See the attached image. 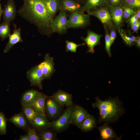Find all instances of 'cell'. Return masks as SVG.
<instances>
[{"mask_svg":"<svg viewBox=\"0 0 140 140\" xmlns=\"http://www.w3.org/2000/svg\"><path fill=\"white\" fill-rule=\"evenodd\" d=\"M18 12L22 18L35 25L41 33L49 35L52 32L51 21L43 0H24Z\"/></svg>","mask_w":140,"mask_h":140,"instance_id":"cell-1","label":"cell"},{"mask_svg":"<svg viewBox=\"0 0 140 140\" xmlns=\"http://www.w3.org/2000/svg\"><path fill=\"white\" fill-rule=\"evenodd\" d=\"M95 102L92 105L99 111V123L104 122L108 123H114L125 113L122 102L118 97H110L105 100H101L99 96L95 97Z\"/></svg>","mask_w":140,"mask_h":140,"instance_id":"cell-2","label":"cell"},{"mask_svg":"<svg viewBox=\"0 0 140 140\" xmlns=\"http://www.w3.org/2000/svg\"><path fill=\"white\" fill-rule=\"evenodd\" d=\"M74 106L68 107L58 119L50 122V127L53 131L59 132L66 129L71 124L70 119Z\"/></svg>","mask_w":140,"mask_h":140,"instance_id":"cell-3","label":"cell"},{"mask_svg":"<svg viewBox=\"0 0 140 140\" xmlns=\"http://www.w3.org/2000/svg\"><path fill=\"white\" fill-rule=\"evenodd\" d=\"M89 16H93L98 18L103 24L107 26L108 30L114 26L111 19V15L107 5L98 8L87 12Z\"/></svg>","mask_w":140,"mask_h":140,"instance_id":"cell-4","label":"cell"},{"mask_svg":"<svg viewBox=\"0 0 140 140\" xmlns=\"http://www.w3.org/2000/svg\"><path fill=\"white\" fill-rule=\"evenodd\" d=\"M90 22V16L84 13L74 12L70 13L68 20L67 29L82 27Z\"/></svg>","mask_w":140,"mask_h":140,"instance_id":"cell-5","label":"cell"},{"mask_svg":"<svg viewBox=\"0 0 140 140\" xmlns=\"http://www.w3.org/2000/svg\"><path fill=\"white\" fill-rule=\"evenodd\" d=\"M67 16L66 11L60 10L58 15L51 22V28L52 32L62 34L66 32L68 22Z\"/></svg>","mask_w":140,"mask_h":140,"instance_id":"cell-6","label":"cell"},{"mask_svg":"<svg viewBox=\"0 0 140 140\" xmlns=\"http://www.w3.org/2000/svg\"><path fill=\"white\" fill-rule=\"evenodd\" d=\"M26 76L32 86H35L42 89V82L44 79L42 71L38 65L35 66L28 70Z\"/></svg>","mask_w":140,"mask_h":140,"instance_id":"cell-7","label":"cell"},{"mask_svg":"<svg viewBox=\"0 0 140 140\" xmlns=\"http://www.w3.org/2000/svg\"><path fill=\"white\" fill-rule=\"evenodd\" d=\"M59 9L71 13L74 12L83 13L82 3L75 0H59Z\"/></svg>","mask_w":140,"mask_h":140,"instance_id":"cell-8","label":"cell"},{"mask_svg":"<svg viewBox=\"0 0 140 140\" xmlns=\"http://www.w3.org/2000/svg\"><path fill=\"white\" fill-rule=\"evenodd\" d=\"M62 107L51 96H48L45 103V113L51 118H55L61 113Z\"/></svg>","mask_w":140,"mask_h":140,"instance_id":"cell-9","label":"cell"},{"mask_svg":"<svg viewBox=\"0 0 140 140\" xmlns=\"http://www.w3.org/2000/svg\"><path fill=\"white\" fill-rule=\"evenodd\" d=\"M113 24L117 30L123 24V10L122 6L114 7L107 4Z\"/></svg>","mask_w":140,"mask_h":140,"instance_id":"cell-10","label":"cell"},{"mask_svg":"<svg viewBox=\"0 0 140 140\" xmlns=\"http://www.w3.org/2000/svg\"><path fill=\"white\" fill-rule=\"evenodd\" d=\"M38 65L41 69L44 79L50 78L55 71L53 59L48 53L44 56V61Z\"/></svg>","mask_w":140,"mask_h":140,"instance_id":"cell-11","label":"cell"},{"mask_svg":"<svg viewBox=\"0 0 140 140\" xmlns=\"http://www.w3.org/2000/svg\"><path fill=\"white\" fill-rule=\"evenodd\" d=\"M89 114L81 106L75 105L71 116V124L79 127L84 120Z\"/></svg>","mask_w":140,"mask_h":140,"instance_id":"cell-12","label":"cell"},{"mask_svg":"<svg viewBox=\"0 0 140 140\" xmlns=\"http://www.w3.org/2000/svg\"><path fill=\"white\" fill-rule=\"evenodd\" d=\"M61 106L69 107L73 105L71 94L59 89L51 96Z\"/></svg>","mask_w":140,"mask_h":140,"instance_id":"cell-13","label":"cell"},{"mask_svg":"<svg viewBox=\"0 0 140 140\" xmlns=\"http://www.w3.org/2000/svg\"><path fill=\"white\" fill-rule=\"evenodd\" d=\"M97 128L99 132L101 140H119L121 139V138L117 136L114 130L107 123L104 122L103 125Z\"/></svg>","mask_w":140,"mask_h":140,"instance_id":"cell-14","label":"cell"},{"mask_svg":"<svg viewBox=\"0 0 140 140\" xmlns=\"http://www.w3.org/2000/svg\"><path fill=\"white\" fill-rule=\"evenodd\" d=\"M102 35L97 34L95 32L88 30L87 37L81 38L87 44L88 47V52L92 53L94 52V47L99 44L100 40Z\"/></svg>","mask_w":140,"mask_h":140,"instance_id":"cell-15","label":"cell"},{"mask_svg":"<svg viewBox=\"0 0 140 140\" xmlns=\"http://www.w3.org/2000/svg\"><path fill=\"white\" fill-rule=\"evenodd\" d=\"M14 29L13 33L9 37V39L4 47L3 52L6 53L9 52L10 50L15 44L19 42H23L21 34V29L20 28L17 29L16 25L14 24Z\"/></svg>","mask_w":140,"mask_h":140,"instance_id":"cell-16","label":"cell"},{"mask_svg":"<svg viewBox=\"0 0 140 140\" xmlns=\"http://www.w3.org/2000/svg\"><path fill=\"white\" fill-rule=\"evenodd\" d=\"M16 14V9L13 0H8L3 9V21L11 22L15 18Z\"/></svg>","mask_w":140,"mask_h":140,"instance_id":"cell-17","label":"cell"},{"mask_svg":"<svg viewBox=\"0 0 140 140\" xmlns=\"http://www.w3.org/2000/svg\"><path fill=\"white\" fill-rule=\"evenodd\" d=\"M48 96L43 93L39 92L36 97L31 104L35 112L46 116L45 109L46 100Z\"/></svg>","mask_w":140,"mask_h":140,"instance_id":"cell-18","label":"cell"},{"mask_svg":"<svg viewBox=\"0 0 140 140\" xmlns=\"http://www.w3.org/2000/svg\"><path fill=\"white\" fill-rule=\"evenodd\" d=\"M35 130L38 131L48 129L50 127V122L47 119L46 116L36 113L35 117L31 124Z\"/></svg>","mask_w":140,"mask_h":140,"instance_id":"cell-19","label":"cell"},{"mask_svg":"<svg viewBox=\"0 0 140 140\" xmlns=\"http://www.w3.org/2000/svg\"><path fill=\"white\" fill-rule=\"evenodd\" d=\"M96 124L95 118L89 114L84 120L78 128L82 131L87 132L93 130L96 127Z\"/></svg>","mask_w":140,"mask_h":140,"instance_id":"cell-20","label":"cell"},{"mask_svg":"<svg viewBox=\"0 0 140 140\" xmlns=\"http://www.w3.org/2000/svg\"><path fill=\"white\" fill-rule=\"evenodd\" d=\"M51 22L58 9L59 0H43Z\"/></svg>","mask_w":140,"mask_h":140,"instance_id":"cell-21","label":"cell"},{"mask_svg":"<svg viewBox=\"0 0 140 140\" xmlns=\"http://www.w3.org/2000/svg\"><path fill=\"white\" fill-rule=\"evenodd\" d=\"M106 5V0H85L83 7L84 11L87 12Z\"/></svg>","mask_w":140,"mask_h":140,"instance_id":"cell-22","label":"cell"},{"mask_svg":"<svg viewBox=\"0 0 140 140\" xmlns=\"http://www.w3.org/2000/svg\"><path fill=\"white\" fill-rule=\"evenodd\" d=\"M39 92L33 89H30L25 92L23 95L21 99L22 106L30 104L33 102Z\"/></svg>","mask_w":140,"mask_h":140,"instance_id":"cell-23","label":"cell"},{"mask_svg":"<svg viewBox=\"0 0 140 140\" xmlns=\"http://www.w3.org/2000/svg\"><path fill=\"white\" fill-rule=\"evenodd\" d=\"M25 115L22 113H20L14 115L8 120L17 127L24 129L27 126V122Z\"/></svg>","mask_w":140,"mask_h":140,"instance_id":"cell-24","label":"cell"},{"mask_svg":"<svg viewBox=\"0 0 140 140\" xmlns=\"http://www.w3.org/2000/svg\"><path fill=\"white\" fill-rule=\"evenodd\" d=\"M122 39L126 44L131 46L135 43L136 37L132 34L129 30H124L122 28L118 30Z\"/></svg>","mask_w":140,"mask_h":140,"instance_id":"cell-25","label":"cell"},{"mask_svg":"<svg viewBox=\"0 0 140 140\" xmlns=\"http://www.w3.org/2000/svg\"><path fill=\"white\" fill-rule=\"evenodd\" d=\"M22 106L24 114L31 124L34 119L36 112L31 104H26Z\"/></svg>","mask_w":140,"mask_h":140,"instance_id":"cell-26","label":"cell"},{"mask_svg":"<svg viewBox=\"0 0 140 140\" xmlns=\"http://www.w3.org/2000/svg\"><path fill=\"white\" fill-rule=\"evenodd\" d=\"M10 22L3 21L0 24V37L3 41L10 34Z\"/></svg>","mask_w":140,"mask_h":140,"instance_id":"cell-27","label":"cell"},{"mask_svg":"<svg viewBox=\"0 0 140 140\" xmlns=\"http://www.w3.org/2000/svg\"><path fill=\"white\" fill-rule=\"evenodd\" d=\"M48 129L38 131L37 134L40 140H53L55 139L56 134Z\"/></svg>","mask_w":140,"mask_h":140,"instance_id":"cell-28","label":"cell"},{"mask_svg":"<svg viewBox=\"0 0 140 140\" xmlns=\"http://www.w3.org/2000/svg\"><path fill=\"white\" fill-rule=\"evenodd\" d=\"M122 6H124L137 10L140 8V0H122Z\"/></svg>","mask_w":140,"mask_h":140,"instance_id":"cell-29","label":"cell"},{"mask_svg":"<svg viewBox=\"0 0 140 140\" xmlns=\"http://www.w3.org/2000/svg\"><path fill=\"white\" fill-rule=\"evenodd\" d=\"M105 32V48L107 53L110 57L111 56L110 47L111 45L110 43V38L108 29L107 26H104Z\"/></svg>","mask_w":140,"mask_h":140,"instance_id":"cell-30","label":"cell"},{"mask_svg":"<svg viewBox=\"0 0 140 140\" xmlns=\"http://www.w3.org/2000/svg\"><path fill=\"white\" fill-rule=\"evenodd\" d=\"M66 50L67 52L70 51L72 52H76L77 48L79 46L85 45V43L81 44H77L72 41L67 40L66 41Z\"/></svg>","mask_w":140,"mask_h":140,"instance_id":"cell-31","label":"cell"},{"mask_svg":"<svg viewBox=\"0 0 140 140\" xmlns=\"http://www.w3.org/2000/svg\"><path fill=\"white\" fill-rule=\"evenodd\" d=\"M6 120L4 114L0 111V133L2 135L6 133Z\"/></svg>","mask_w":140,"mask_h":140,"instance_id":"cell-32","label":"cell"},{"mask_svg":"<svg viewBox=\"0 0 140 140\" xmlns=\"http://www.w3.org/2000/svg\"><path fill=\"white\" fill-rule=\"evenodd\" d=\"M123 10L124 19H128L136 14V11L134 10L129 7L122 6Z\"/></svg>","mask_w":140,"mask_h":140,"instance_id":"cell-33","label":"cell"},{"mask_svg":"<svg viewBox=\"0 0 140 140\" xmlns=\"http://www.w3.org/2000/svg\"><path fill=\"white\" fill-rule=\"evenodd\" d=\"M27 135L29 140H39L37 134L34 129L29 128L27 129Z\"/></svg>","mask_w":140,"mask_h":140,"instance_id":"cell-34","label":"cell"},{"mask_svg":"<svg viewBox=\"0 0 140 140\" xmlns=\"http://www.w3.org/2000/svg\"><path fill=\"white\" fill-rule=\"evenodd\" d=\"M107 4L114 7L122 6L123 5L122 0H106Z\"/></svg>","mask_w":140,"mask_h":140,"instance_id":"cell-35","label":"cell"},{"mask_svg":"<svg viewBox=\"0 0 140 140\" xmlns=\"http://www.w3.org/2000/svg\"><path fill=\"white\" fill-rule=\"evenodd\" d=\"M116 29L115 27L114 26L109 30L110 31V36L111 45L114 43L116 37Z\"/></svg>","mask_w":140,"mask_h":140,"instance_id":"cell-36","label":"cell"},{"mask_svg":"<svg viewBox=\"0 0 140 140\" xmlns=\"http://www.w3.org/2000/svg\"><path fill=\"white\" fill-rule=\"evenodd\" d=\"M140 27V21L138 20L136 24L131 25V29L134 32H137L139 29Z\"/></svg>","mask_w":140,"mask_h":140,"instance_id":"cell-37","label":"cell"},{"mask_svg":"<svg viewBox=\"0 0 140 140\" xmlns=\"http://www.w3.org/2000/svg\"><path fill=\"white\" fill-rule=\"evenodd\" d=\"M135 44L136 46L138 47H140V37L138 36L136 37V38L135 40Z\"/></svg>","mask_w":140,"mask_h":140,"instance_id":"cell-38","label":"cell"},{"mask_svg":"<svg viewBox=\"0 0 140 140\" xmlns=\"http://www.w3.org/2000/svg\"><path fill=\"white\" fill-rule=\"evenodd\" d=\"M139 19L138 17L135 14L132 16L130 18L129 21H133L134 20H138Z\"/></svg>","mask_w":140,"mask_h":140,"instance_id":"cell-39","label":"cell"},{"mask_svg":"<svg viewBox=\"0 0 140 140\" xmlns=\"http://www.w3.org/2000/svg\"><path fill=\"white\" fill-rule=\"evenodd\" d=\"M19 140H29L27 135L26 134L24 135H21L20 136V138L18 139Z\"/></svg>","mask_w":140,"mask_h":140,"instance_id":"cell-40","label":"cell"},{"mask_svg":"<svg viewBox=\"0 0 140 140\" xmlns=\"http://www.w3.org/2000/svg\"><path fill=\"white\" fill-rule=\"evenodd\" d=\"M136 15L138 17L139 19L140 18V8L136 10Z\"/></svg>","mask_w":140,"mask_h":140,"instance_id":"cell-41","label":"cell"},{"mask_svg":"<svg viewBox=\"0 0 140 140\" xmlns=\"http://www.w3.org/2000/svg\"><path fill=\"white\" fill-rule=\"evenodd\" d=\"M138 20H134L129 21V22L131 25H132L136 23Z\"/></svg>","mask_w":140,"mask_h":140,"instance_id":"cell-42","label":"cell"},{"mask_svg":"<svg viewBox=\"0 0 140 140\" xmlns=\"http://www.w3.org/2000/svg\"><path fill=\"white\" fill-rule=\"evenodd\" d=\"M3 13V9H2L0 4V22L1 21V16Z\"/></svg>","mask_w":140,"mask_h":140,"instance_id":"cell-43","label":"cell"},{"mask_svg":"<svg viewBox=\"0 0 140 140\" xmlns=\"http://www.w3.org/2000/svg\"><path fill=\"white\" fill-rule=\"evenodd\" d=\"M76 0L77 1H78V2L81 3H82L83 2H85V0Z\"/></svg>","mask_w":140,"mask_h":140,"instance_id":"cell-44","label":"cell"},{"mask_svg":"<svg viewBox=\"0 0 140 140\" xmlns=\"http://www.w3.org/2000/svg\"><path fill=\"white\" fill-rule=\"evenodd\" d=\"M1 0H0V1Z\"/></svg>","mask_w":140,"mask_h":140,"instance_id":"cell-45","label":"cell"}]
</instances>
